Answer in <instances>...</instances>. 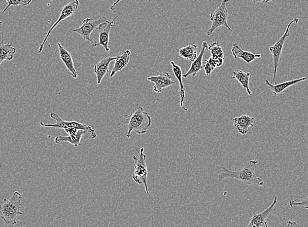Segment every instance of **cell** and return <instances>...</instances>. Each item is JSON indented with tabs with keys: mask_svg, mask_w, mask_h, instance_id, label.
Instances as JSON below:
<instances>
[{
	"mask_svg": "<svg viewBox=\"0 0 308 227\" xmlns=\"http://www.w3.org/2000/svg\"><path fill=\"white\" fill-rule=\"evenodd\" d=\"M130 55L131 51L127 49L122 55L117 56L116 61H114V67L110 75V77L114 76L116 73L122 71L125 67L128 66L129 62L130 61Z\"/></svg>",
	"mask_w": 308,
	"mask_h": 227,
	"instance_id": "21",
	"label": "cell"
},
{
	"mask_svg": "<svg viewBox=\"0 0 308 227\" xmlns=\"http://www.w3.org/2000/svg\"><path fill=\"white\" fill-rule=\"evenodd\" d=\"M224 59L210 57L209 59L206 60L205 61L206 63H207L211 67L212 70H214L216 67H219L222 65V64L224 63Z\"/></svg>",
	"mask_w": 308,
	"mask_h": 227,
	"instance_id": "28",
	"label": "cell"
},
{
	"mask_svg": "<svg viewBox=\"0 0 308 227\" xmlns=\"http://www.w3.org/2000/svg\"><path fill=\"white\" fill-rule=\"evenodd\" d=\"M250 76V73H245V72L241 71V70H236V71L233 72V76H232V78L237 79L241 83L242 86L245 88L248 95L251 96L252 91H250L249 87Z\"/></svg>",
	"mask_w": 308,
	"mask_h": 227,
	"instance_id": "23",
	"label": "cell"
},
{
	"mask_svg": "<svg viewBox=\"0 0 308 227\" xmlns=\"http://www.w3.org/2000/svg\"><path fill=\"white\" fill-rule=\"evenodd\" d=\"M58 47L60 59L63 62V63L65 64L68 73L73 78L76 79L77 73L75 69L74 64H73L72 56H71V53L67 49H65L60 43H58Z\"/></svg>",
	"mask_w": 308,
	"mask_h": 227,
	"instance_id": "15",
	"label": "cell"
},
{
	"mask_svg": "<svg viewBox=\"0 0 308 227\" xmlns=\"http://www.w3.org/2000/svg\"><path fill=\"white\" fill-rule=\"evenodd\" d=\"M22 194L14 192L10 199H3L0 202V215L6 225H17V216L23 215L21 211Z\"/></svg>",
	"mask_w": 308,
	"mask_h": 227,
	"instance_id": "3",
	"label": "cell"
},
{
	"mask_svg": "<svg viewBox=\"0 0 308 227\" xmlns=\"http://www.w3.org/2000/svg\"><path fill=\"white\" fill-rule=\"evenodd\" d=\"M33 0H6L7 1V7L4 9L3 13H5V11L11 6H14V7H17V6H23L29 5L31 3Z\"/></svg>",
	"mask_w": 308,
	"mask_h": 227,
	"instance_id": "26",
	"label": "cell"
},
{
	"mask_svg": "<svg viewBox=\"0 0 308 227\" xmlns=\"http://www.w3.org/2000/svg\"><path fill=\"white\" fill-rule=\"evenodd\" d=\"M16 49L12 46V43L7 44L4 43L3 36H2L1 43H0V65L3 61H11L13 59L16 53Z\"/></svg>",
	"mask_w": 308,
	"mask_h": 227,
	"instance_id": "22",
	"label": "cell"
},
{
	"mask_svg": "<svg viewBox=\"0 0 308 227\" xmlns=\"http://www.w3.org/2000/svg\"><path fill=\"white\" fill-rule=\"evenodd\" d=\"M289 205L292 208L297 206L305 207L308 210V196L301 201L299 200V199H296L295 200H290Z\"/></svg>",
	"mask_w": 308,
	"mask_h": 227,
	"instance_id": "27",
	"label": "cell"
},
{
	"mask_svg": "<svg viewBox=\"0 0 308 227\" xmlns=\"http://www.w3.org/2000/svg\"><path fill=\"white\" fill-rule=\"evenodd\" d=\"M234 128L241 135H246L249 130L250 127L254 126L255 118L250 115L243 114L241 116L234 117L232 119Z\"/></svg>",
	"mask_w": 308,
	"mask_h": 227,
	"instance_id": "14",
	"label": "cell"
},
{
	"mask_svg": "<svg viewBox=\"0 0 308 227\" xmlns=\"http://www.w3.org/2000/svg\"><path fill=\"white\" fill-rule=\"evenodd\" d=\"M121 1H122V0H117V1L115 2V3L113 4L112 6H111L110 9H114L115 6H116L117 4H118L119 2H120Z\"/></svg>",
	"mask_w": 308,
	"mask_h": 227,
	"instance_id": "32",
	"label": "cell"
},
{
	"mask_svg": "<svg viewBox=\"0 0 308 227\" xmlns=\"http://www.w3.org/2000/svg\"><path fill=\"white\" fill-rule=\"evenodd\" d=\"M208 49L210 51L211 57L217 59H224L223 50L218 41L208 45Z\"/></svg>",
	"mask_w": 308,
	"mask_h": 227,
	"instance_id": "25",
	"label": "cell"
},
{
	"mask_svg": "<svg viewBox=\"0 0 308 227\" xmlns=\"http://www.w3.org/2000/svg\"><path fill=\"white\" fill-rule=\"evenodd\" d=\"M68 136H57L55 137V143L57 144L62 142H68L77 147L81 145V139L84 137L85 139H95L97 137V133L93 129L90 130H83L76 128H68L65 129Z\"/></svg>",
	"mask_w": 308,
	"mask_h": 227,
	"instance_id": "6",
	"label": "cell"
},
{
	"mask_svg": "<svg viewBox=\"0 0 308 227\" xmlns=\"http://www.w3.org/2000/svg\"><path fill=\"white\" fill-rule=\"evenodd\" d=\"M208 47L207 43H206V41H203L202 49L200 51V55H198V57L196 58V59L195 60L194 62H192V65H191V67L190 69L188 70V72L182 75V76L184 77L185 78L190 76L191 75H192L194 77L196 76L197 74H198L201 70L203 69V58H204V55L206 49H208Z\"/></svg>",
	"mask_w": 308,
	"mask_h": 227,
	"instance_id": "18",
	"label": "cell"
},
{
	"mask_svg": "<svg viewBox=\"0 0 308 227\" xmlns=\"http://www.w3.org/2000/svg\"><path fill=\"white\" fill-rule=\"evenodd\" d=\"M254 3H267L268 2L272 1V0H252Z\"/></svg>",
	"mask_w": 308,
	"mask_h": 227,
	"instance_id": "31",
	"label": "cell"
},
{
	"mask_svg": "<svg viewBox=\"0 0 308 227\" xmlns=\"http://www.w3.org/2000/svg\"><path fill=\"white\" fill-rule=\"evenodd\" d=\"M298 22H299V19H298V18H295V19L292 20L289 25H288L283 35L280 38L279 40H278L273 46L270 47V51L272 54V58H273V81L275 83H276L275 77L278 66H279L280 57H281L284 44H285V41L287 40V38L289 36L290 28H291L292 25H293L294 23H297Z\"/></svg>",
	"mask_w": 308,
	"mask_h": 227,
	"instance_id": "7",
	"label": "cell"
},
{
	"mask_svg": "<svg viewBox=\"0 0 308 227\" xmlns=\"http://www.w3.org/2000/svg\"><path fill=\"white\" fill-rule=\"evenodd\" d=\"M232 53L233 54L234 59H241L244 60L246 63H252L256 59H258L262 57L261 54H254L250 51L244 50L241 45L239 43H235L233 44L232 49Z\"/></svg>",
	"mask_w": 308,
	"mask_h": 227,
	"instance_id": "17",
	"label": "cell"
},
{
	"mask_svg": "<svg viewBox=\"0 0 308 227\" xmlns=\"http://www.w3.org/2000/svg\"><path fill=\"white\" fill-rule=\"evenodd\" d=\"M3 23H2V21H0V25H1V24H2Z\"/></svg>",
	"mask_w": 308,
	"mask_h": 227,
	"instance_id": "33",
	"label": "cell"
},
{
	"mask_svg": "<svg viewBox=\"0 0 308 227\" xmlns=\"http://www.w3.org/2000/svg\"><path fill=\"white\" fill-rule=\"evenodd\" d=\"M257 164V160H250L241 170L238 171L229 170L222 166V171L218 175V181H222L226 178H233L241 181L243 184L248 186L257 185L258 187H262L264 184V181L256 174Z\"/></svg>",
	"mask_w": 308,
	"mask_h": 227,
	"instance_id": "2",
	"label": "cell"
},
{
	"mask_svg": "<svg viewBox=\"0 0 308 227\" xmlns=\"http://www.w3.org/2000/svg\"><path fill=\"white\" fill-rule=\"evenodd\" d=\"M50 116L51 118L56 121V123H47V124H45L43 121H40L39 124H40L41 126L54 127V128L65 129V130L68 128H76L83 129V130H90V129H93L89 125L84 124V123L77 122V121H68L64 120L63 119L61 118L60 115L57 114L55 113H51Z\"/></svg>",
	"mask_w": 308,
	"mask_h": 227,
	"instance_id": "9",
	"label": "cell"
},
{
	"mask_svg": "<svg viewBox=\"0 0 308 227\" xmlns=\"http://www.w3.org/2000/svg\"><path fill=\"white\" fill-rule=\"evenodd\" d=\"M19 227H24L23 226H20Z\"/></svg>",
	"mask_w": 308,
	"mask_h": 227,
	"instance_id": "35",
	"label": "cell"
},
{
	"mask_svg": "<svg viewBox=\"0 0 308 227\" xmlns=\"http://www.w3.org/2000/svg\"><path fill=\"white\" fill-rule=\"evenodd\" d=\"M197 49H198V45L190 44L182 48L176 49V51H178L180 57L194 62L198 57H197Z\"/></svg>",
	"mask_w": 308,
	"mask_h": 227,
	"instance_id": "24",
	"label": "cell"
},
{
	"mask_svg": "<svg viewBox=\"0 0 308 227\" xmlns=\"http://www.w3.org/2000/svg\"><path fill=\"white\" fill-rule=\"evenodd\" d=\"M307 77H301V78L293 79V80L285 81L281 83H275V85L272 84L268 79H265V84L271 89L274 95H278L283 93L288 87L297 84V83L305 81Z\"/></svg>",
	"mask_w": 308,
	"mask_h": 227,
	"instance_id": "19",
	"label": "cell"
},
{
	"mask_svg": "<svg viewBox=\"0 0 308 227\" xmlns=\"http://www.w3.org/2000/svg\"><path fill=\"white\" fill-rule=\"evenodd\" d=\"M117 57H108L101 59L95 65L94 73L97 76V81L100 84L103 77L109 73V66L111 62L116 61Z\"/></svg>",
	"mask_w": 308,
	"mask_h": 227,
	"instance_id": "16",
	"label": "cell"
},
{
	"mask_svg": "<svg viewBox=\"0 0 308 227\" xmlns=\"http://www.w3.org/2000/svg\"><path fill=\"white\" fill-rule=\"evenodd\" d=\"M287 226L289 227H307L305 226H302V225H300L297 224V222H293V221H288Z\"/></svg>",
	"mask_w": 308,
	"mask_h": 227,
	"instance_id": "29",
	"label": "cell"
},
{
	"mask_svg": "<svg viewBox=\"0 0 308 227\" xmlns=\"http://www.w3.org/2000/svg\"><path fill=\"white\" fill-rule=\"evenodd\" d=\"M148 81L154 83V91L157 93L162 92L163 89L174 85L175 82L172 79L171 76L168 72L160 73L158 76H149Z\"/></svg>",
	"mask_w": 308,
	"mask_h": 227,
	"instance_id": "12",
	"label": "cell"
},
{
	"mask_svg": "<svg viewBox=\"0 0 308 227\" xmlns=\"http://www.w3.org/2000/svg\"><path fill=\"white\" fill-rule=\"evenodd\" d=\"M79 0H73V1L69 2L68 3L66 4V5L62 8L60 17H59L56 23L52 26V27L49 30L48 33H47L46 37H45L44 39H43V42L41 43L40 47H39V53L42 52L45 43H46L47 38H48L53 30L54 29L61 21H64V20L67 19V18L70 17L71 16L74 15L75 12L77 11V8L79 7Z\"/></svg>",
	"mask_w": 308,
	"mask_h": 227,
	"instance_id": "10",
	"label": "cell"
},
{
	"mask_svg": "<svg viewBox=\"0 0 308 227\" xmlns=\"http://www.w3.org/2000/svg\"><path fill=\"white\" fill-rule=\"evenodd\" d=\"M204 69L205 71L206 75L207 76H209L211 74L212 71H213L211 67L207 63H206L205 65H204Z\"/></svg>",
	"mask_w": 308,
	"mask_h": 227,
	"instance_id": "30",
	"label": "cell"
},
{
	"mask_svg": "<svg viewBox=\"0 0 308 227\" xmlns=\"http://www.w3.org/2000/svg\"><path fill=\"white\" fill-rule=\"evenodd\" d=\"M136 151L139 154L138 157L133 156L135 161V170L132 177L135 183L138 185L144 184L146 189V194L150 196V192L148 187V169L146 164V155L144 154V148L142 147L140 151L137 148Z\"/></svg>",
	"mask_w": 308,
	"mask_h": 227,
	"instance_id": "4",
	"label": "cell"
},
{
	"mask_svg": "<svg viewBox=\"0 0 308 227\" xmlns=\"http://www.w3.org/2000/svg\"><path fill=\"white\" fill-rule=\"evenodd\" d=\"M277 197H274L273 202L263 212L258 214H254L250 220L248 226L246 227H268L266 219L268 218L273 211L274 207L277 204Z\"/></svg>",
	"mask_w": 308,
	"mask_h": 227,
	"instance_id": "13",
	"label": "cell"
},
{
	"mask_svg": "<svg viewBox=\"0 0 308 227\" xmlns=\"http://www.w3.org/2000/svg\"><path fill=\"white\" fill-rule=\"evenodd\" d=\"M229 1L230 0H223L217 9L210 13V19L212 22V25L210 29L206 31V35H211L218 28L220 27H225L231 33H233V30L228 25L227 22L228 10L226 7V3Z\"/></svg>",
	"mask_w": 308,
	"mask_h": 227,
	"instance_id": "5",
	"label": "cell"
},
{
	"mask_svg": "<svg viewBox=\"0 0 308 227\" xmlns=\"http://www.w3.org/2000/svg\"><path fill=\"white\" fill-rule=\"evenodd\" d=\"M123 117L124 119L118 125H127L128 126V133L126 135L127 138H133L131 136L132 131L138 135L145 134L152 124L150 115L139 105H137L136 108L135 105H133L130 112L126 115H123Z\"/></svg>",
	"mask_w": 308,
	"mask_h": 227,
	"instance_id": "1",
	"label": "cell"
},
{
	"mask_svg": "<svg viewBox=\"0 0 308 227\" xmlns=\"http://www.w3.org/2000/svg\"><path fill=\"white\" fill-rule=\"evenodd\" d=\"M107 21L108 20L104 16L97 19L88 18V19L83 20L82 25L78 29H71V31L79 34L85 41H92L90 38L91 33L94 30H97L99 25Z\"/></svg>",
	"mask_w": 308,
	"mask_h": 227,
	"instance_id": "8",
	"label": "cell"
},
{
	"mask_svg": "<svg viewBox=\"0 0 308 227\" xmlns=\"http://www.w3.org/2000/svg\"><path fill=\"white\" fill-rule=\"evenodd\" d=\"M171 65H172V72H173L174 76L177 79L178 83H179V90H178V95L180 98V107L184 109L185 111H188V109L184 108V102L185 98H186V89L184 88L183 81H182V72L181 68L179 66L176 65L174 61L171 62Z\"/></svg>",
	"mask_w": 308,
	"mask_h": 227,
	"instance_id": "20",
	"label": "cell"
},
{
	"mask_svg": "<svg viewBox=\"0 0 308 227\" xmlns=\"http://www.w3.org/2000/svg\"><path fill=\"white\" fill-rule=\"evenodd\" d=\"M115 26L114 21H107L99 25L97 30L99 31V42L93 43V47H104L106 52H109L110 49L108 47L109 40H110V32L111 29Z\"/></svg>",
	"mask_w": 308,
	"mask_h": 227,
	"instance_id": "11",
	"label": "cell"
},
{
	"mask_svg": "<svg viewBox=\"0 0 308 227\" xmlns=\"http://www.w3.org/2000/svg\"><path fill=\"white\" fill-rule=\"evenodd\" d=\"M51 1H54V0H51Z\"/></svg>",
	"mask_w": 308,
	"mask_h": 227,
	"instance_id": "34",
	"label": "cell"
}]
</instances>
